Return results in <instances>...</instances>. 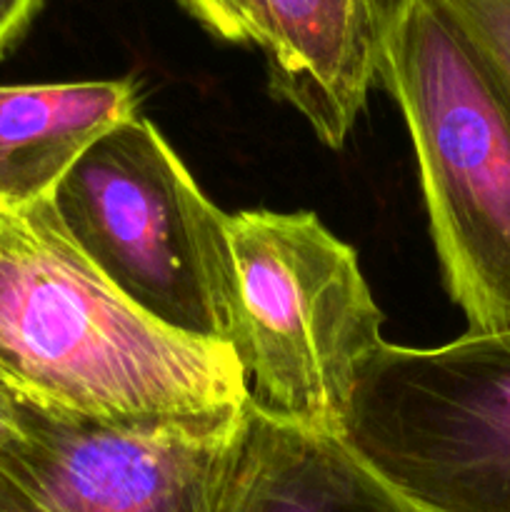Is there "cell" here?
I'll return each instance as SVG.
<instances>
[{"label": "cell", "instance_id": "8fae6325", "mask_svg": "<svg viewBox=\"0 0 510 512\" xmlns=\"http://www.w3.org/2000/svg\"><path fill=\"white\" fill-rule=\"evenodd\" d=\"M178 5L215 38L248 45L243 0H178Z\"/></svg>", "mask_w": 510, "mask_h": 512}, {"label": "cell", "instance_id": "ba28073f", "mask_svg": "<svg viewBox=\"0 0 510 512\" xmlns=\"http://www.w3.org/2000/svg\"><path fill=\"white\" fill-rule=\"evenodd\" d=\"M133 115L130 78L0 85V210L50 200L85 150Z\"/></svg>", "mask_w": 510, "mask_h": 512}, {"label": "cell", "instance_id": "277c9868", "mask_svg": "<svg viewBox=\"0 0 510 512\" xmlns=\"http://www.w3.org/2000/svg\"><path fill=\"white\" fill-rule=\"evenodd\" d=\"M228 233L248 405L338 438L360 365L385 340L358 255L305 210H240Z\"/></svg>", "mask_w": 510, "mask_h": 512}, {"label": "cell", "instance_id": "5b68a950", "mask_svg": "<svg viewBox=\"0 0 510 512\" xmlns=\"http://www.w3.org/2000/svg\"><path fill=\"white\" fill-rule=\"evenodd\" d=\"M345 448L413 512H510V330L360 365Z\"/></svg>", "mask_w": 510, "mask_h": 512}, {"label": "cell", "instance_id": "8992f818", "mask_svg": "<svg viewBox=\"0 0 510 512\" xmlns=\"http://www.w3.org/2000/svg\"><path fill=\"white\" fill-rule=\"evenodd\" d=\"M248 403L100 420L23 400V435L0 448V512H218Z\"/></svg>", "mask_w": 510, "mask_h": 512}, {"label": "cell", "instance_id": "52a82bcc", "mask_svg": "<svg viewBox=\"0 0 510 512\" xmlns=\"http://www.w3.org/2000/svg\"><path fill=\"white\" fill-rule=\"evenodd\" d=\"M248 45L263 53L273 95L320 143L343 148L380 73L405 0H243Z\"/></svg>", "mask_w": 510, "mask_h": 512}, {"label": "cell", "instance_id": "7a4b0ae2", "mask_svg": "<svg viewBox=\"0 0 510 512\" xmlns=\"http://www.w3.org/2000/svg\"><path fill=\"white\" fill-rule=\"evenodd\" d=\"M378 78L408 125L445 288L468 333L510 330V108L435 0H405Z\"/></svg>", "mask_w": 510, "mask_h": 512}, {"label": "cell", "instance_id": "9c48e42d", "mask_svg": "<svg viewBox=\"0 0 510 512\" xmlns=\"http://www.w3.org/2000/svg\"><path fill=\"white\" fill-rule=\"evenodd\" d=\"M218 512H413L343 440L290 428L248 405Z\"/></svg>", "mask_w": 510, "mask_h": 512}, {"label": "cell", "instance_id": "3957f363", "mask_svg": "<svg viewBox=\"0 0 510 512\" xmlns=\"http://www.w3.org/2000/svg\"><path fill=\"white\" fill-rule=\"evenodd\" d=\"M48 203L70 243L140 313L233 348L228 213L150 120L133 115L90 145Z\"/></svg>", "mask_w": 510, "mask_h": 512}, {"label": "cell", "instance_id": "7c38bea8", "mask_svg": "<svg viewBox=\"0 0 510 512\" xmlns=\"http://www.w3.org/2000/svg\"><path fill=\"white\" fill-rule=\"evenodd\" d=\"M40 8L43 0H0V58H5L28 33Z\"/></svg>", "mask_w": 510, "mask_h": 512}, {"label": "cell", "instance_id": "4fadbf2b", "mask_svg": "<svg viewBox=\"0 0 510 512\" xmlns=\"http://www.w3.org/2000/svg\"><path fill=\"white\" fill-rule=\"evenodd\" d=\"M23 435V400L0 380V448Z\"/></svg>", "mask_w": 510, "mask_h": 512}, {"label": "cell", "instance_id": "6da1fadb", "mask_svg": "<svg viewBox=\"0 0 510 512\" xmlns=\"http://www.w3.org/2000/svg\"><path fill=\"white\" fill-rule=\"evenodd\" d=\"M0 380L30 405L100 420L248 403L235 350L170 333L130 305L48 200L0 210Z\"/></svg>", "mask_w": 510, "mask_h": 512}, {"label": "cell", "instance_id": "30bf717a", "mask_svg": "<svg viewBox=\"0 0 510 512\" xmlns=\"http://www.w3.org/2000/svg\"><path fill=\"white\" fill-rule=\"evenodd\" d=\"M453 20L510 108V0H435Z\"/></svg>", "mask_w": 510, "mask_h": 512}]
</instances>
